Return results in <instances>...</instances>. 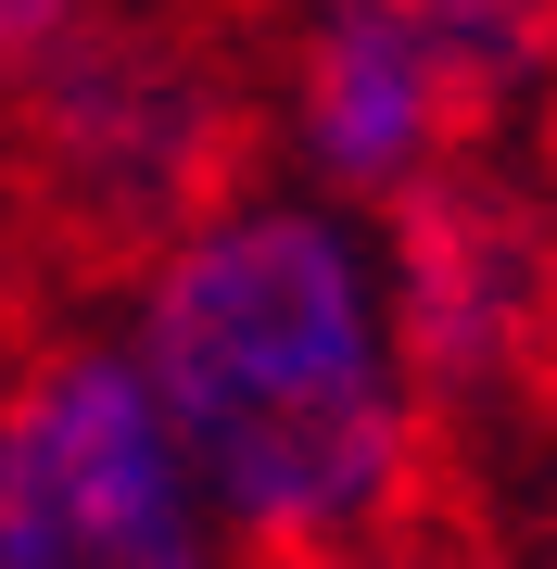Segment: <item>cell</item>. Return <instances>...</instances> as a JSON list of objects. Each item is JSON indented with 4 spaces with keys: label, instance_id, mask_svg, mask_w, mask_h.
<instances>
[{
    "label": "cell",
    "instance_id": "obj_1",
    "mask_svg": "<svg viewBox=\"0 0 557 569\" xmlns=\"http://www.w3.org/2000/svg\"><path fill=\"white\" fill-rule=\"evenodd\" d=\"M127 355L241 557H342L406 507L431 392L380 279V216L330 190H216L140 253Z\"/></svg>",
    "mask_w": 557,
    "mask_h": 569
},
{
    "label": "cell",
    "instance_id": "obj_4",
    "mask_svg": "<svg viewBox=\"0 0 557 569\" xmlns=\"http://www.w3.org/2000/svg\"><path fill=\"white\" fill-rule=\"evenodd\" d=\"M380 279L431 406H495L557 355V228L507 178L444 164L431 190L380 203Z\"/></svg>",
    "mask_w": 557,
    "mask_h": 569
},
{
    "label": "cell",
    "instance_id": "obj_5",
    "mask_svg": "<svg viewBox=\"0 0 557 569\" xmlns=\"http://www.w3.org/2000/svg\"><path fill=\"white\" fill-rule=\"evenodd\" d=\"M330 13L380 26L392 51H418L456 89L469 127H495L507 102H533L557 77V0H330Z\"/></svg>",
    "mask_w": 557,
    "mask_h": 569
},
{
    "label": "cell",
    "instance_id": "obj_6",
    "mask_svg": "<svg viewBox=\"0 0 557 569\" xmlns=\"http://www.w3.org/2000/svg\"><path fill=\"white\" fill-rule=\"evenodd\" d=\"M102 26V0H0V89H26L63 39H89Z\"/></svg>",
    "mask_w": 557,
    "mask_h": 569
},
{
    "label": "cell",
    "instance_id": "obj_3",
    "mask_svg": "<svg viewBox=\"0 0 557 569\" xmlns=\"http://www.w3.org/2000/svg\"><path fill=\"white\" fill-rule=\"evenodd\" d=\"M13 102H26V152H39L51 203L77 228H102V241H140V253L166 228H190L228 190V164H241V89L178 26L102 13Z\"/></svg>",
    "mask_w": 557,
    "mask_h": 569
},
{
    "label": "cell",
    "instance_id": "obj_2",
    "mask_svg": "<svg viewBox=\"0 0 557 569\" xmlns=\"http://www.w3.org/2000/svg\"><path fill=\"white\" fill-rule=\"evenodd\" d=\"M0 569H228L127 342H63L0 392Z\"/></svg>",
    "mask_w": 557,
    "mask_h": 569
}]
</instances>
